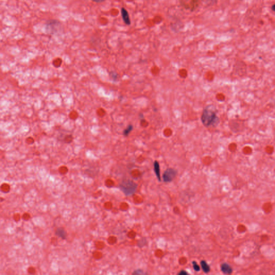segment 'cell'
<instances>
[{
  "label": "cell",
  "instance_id": "5b68a950",
  "mask_svg": "<svg viewBox=\"0 0 275 275\" xmlns=\"http://www.w3.org/2000/svg\"><path fill=\"white\" fill-rule=\"evenodd\" d=\"M60 23L59 21H49L47 22L46 30H48L50 33H55L57 32L58 29L60 27Z\"/></svg>",
  "mask_w": 275,
  "mask_h": 275
},
{
  "label": "cell",
  "instance_id": "9c48e42d",
  "mask_svg": "<svg viewBox=\"0 0 275 275\" xmlns=\"http://www.w3.org/2000/svg\"><path fill=\"white\" fill-rule=\"evenodd\" d=\"M56 234L57 235L59 236V237L63 239H65L67 237L66 232L64 229H61V228L57 229Z\"/></svg>",
  "mask_w": 275,
  "mask_h": 275
},
{
  "label": "cell",
  "instance_id": "3957f363",
  "mask_svg": "<svg viewBox=\"0 0 275 275\" xmlns=\"http://www.w3.org/2000/svg\"><path fill=\"white\" fill-rule=\"evenodd\" d=\"M180 3L185 9L194 12L199 6L200 0H180Z\"/></svg>",
  "mask_w": 275,
  "mask_h": 275
},
{
  "label": "cell",
  "instance_id": "4fadbf2b",
  "mask_svg": "<svg viewBox=\"0 0 275 275\" xmlns=\"http://www.w3.org/2000/svg\"><path fill=\"white\" fill-rule=\"evenodd\" d=\"M26 143L28 144H33L35 142V140L32 137H28L26 139Z\"/></svg>",
  "mask_w": 275,
  "mask_h": 275
},
{
  "label": "cell",
  "instance_id": "52a82bcc",
  "mask_svg": "<svg viewBox=\"0 0 275 275\" xmlns=\"http://www.w3.org/2000/svg\"><path fill=\"white\" fill-rule=\"evenodd\" d=\"M221 270L222 271V273L225 274H231L233 272V269L232 268L231 266L229 265V264L222 263L221 266Z\"/></svg>",
  "mask_w": 275,
  "mask_h": 275
},
{
  "label": "cell",
  "instance_id": "e0dca14e",
  "mask_svg": "<svg viewBox=\"0 0 275 275\" xmlns=\"http://www.w3.org/2000/svg\"><path fill=\"white\" fill-rule=\"evenodd\" d=\"M275 5H273V6H272V9H271L273 10V12H275Z\"/></svg>",
  "mask_w": 275,
  "mask_h": 275
},
{
  "label": "cell",
  "instance_id": "8fae6325",
  "mask_svg": "<svg viewBox=\"0 0 275 275\" xmlns=\"http://www.w3.org/2000/svg\"><path fill=\"white\" fill-rule=\"evenodd\" d=\"M192 263L193 265V268L194 269V270L196 271H199L200 270V266L197 264L196 262L193 261Z\"/></svg>",
  "mask_w": 275,
  "mask_h": 275
},
{
  "label": "cell",
  "instance_id": "2e32d148",
  "mask_svg": "<svg viewBox=\"0 0 275 275\" xmlns=\"http://www.w3.org/2000/svg\"><path fill=\"white\" fill-rule=\"evenodd\" d=\"M92 1H94V2H95L101 3L104 2L105 0H92Z\"/></svg>",
  "mask_w": 275,
  "mask_h": 275
},
{
  "label": "cell",
  "instance_id": "5bb4252c",
  "mask_svg": "<svg viewBox=\"0 0 275 275\" xmlns=\"http://www.w3.org/2000/svg\"><path fill=\"white\" fill-rule=\"evenodd\" d=\"M132 274L133 275H143V274H145V273H143L142 270L138 269V270L134 271Z\"/></svg>",
  "mask_w": 275,
  "mask_h": 275
},
{
  "label": "cell",
  "instance_id": "30bf717a",
  "mask_svg": "<svg viewBox=\"0 0 275 275\" xmlns=\"http://www.w3.org/2000/svg\"><path fill=\"white\" fill-rule=\"evenodd\" d=\"M201 267L204 272L205 273H208L210 271V266H208V264L205 261H201Z\"/></svg>",
  "mask_w": 275,
  "mask_h": 275
},
{
  "label": "cell",
  "instance_id": "8992f818",
  "mask_svg": "<svg viewBox=\"0 0 275 275\" xmlns=\"http://www.w3.org/2000/svg\"><path fill=\"white\" fill-rule=\"evenodd\" d=\"M121 15L122 17L123 21L124 22L126 25L129 26L131 24V20L129 19V15L128 14L127 10L125 9L124 8H122L121 9Z\"/></svg>",
  "mask_w": 275,
  "mask_h": 275
},
{
  "label": "cell",
  "instance_id": "7a4b0ae2",
  "mask_svg": "<svg viewBox=\"0 0 275 275\" xmlns=\"http://www.w3.org/2000/svg\"><path fill=\"white\" fill-rule=\"evenodd\" d=\"M138 185L134 181L126 179L123 180L119 184V188L127 196H131L136 191Z\"/></svg>",
  "mask_w": 275,
  "mask_h": 275
},
{
  "label": "cell",
  "instance_id": "277c9868",
  "mask_svg": "<svg viewBox=\"0 0 275 275\" xmlns=\"http://www.w3.org/2000/svg\"><path fill=\"white\" fill-rule=\"evenodd\" d=\"M177 171L175 169L169 168L164 171L163 175V180L164 182H170L173 180L176 176Z\"/></svg>",
  "mask_w": 275,
  "mask_h": 275
},
{
  "label": "cell",
  "instance_id": "9a60e30c",
  "mask_svg": "<svg viewBox=\"0 0 275 275\" xmlns=\"http://www.w3.org/2000/svg\"><path fill=\"white\" fill-rule=\"evenodd\" d=\"M187 273H187V272H186L185 271L182 270L180 271V272L178 273V275H187Z\"/></svg>",
  "mask_w": 275,
  "mask_h": 275
},
{
  "label": "cell",
  "instance_id": "7c38bea8",
  "mask_svg": "<svg viewBox=\"0 0 275 275\" xmlns=\"http://www.w3.org/2000/svg\"><path fill=\"white\" fill-rule=\"evenodd\" d=\"M132 126L131 125H130L129 126L127 127L126 129H125V131H124V134L125 135V136H127L128 134H129V133L131 132V131H132Z\"/></svg>",
  "mask_w": 275,
  "mask_h": 275
},
{
  "label": "cell",
  "instance_id": "6da1fadb",
  "mask_svg": "<svg viewBox=\"0 0 275 275\" xmlns=\"http://www.w3.org/2000/svg\"><path fill=\"white\" fill-rule=\"evenodd\" d=\"M201 120L204 125L206 127L215 126L219 122V118L217 116L215 111L212 110L211 106L206 108L204 110L201 117Z\"/></svg>",
  "mask_w": 275,
  "mask_h": 275
},
{
  "label": "cell",
  "instance_id": "ba28073f",
  "mask_svg": "<svg viewBox=\"0 0 275 275\" xmlns=\"http://www.w3.org/2000/svg\"><path fill=\"white\" fill-rule=\"evenodd\" d=\"M154 170L155 172V175L157 177L158 180L161 181V175H160V165L159 162L157 161H155L154 162Z\"/></svg>",
  "mask_w": 275,
  "mask_h": 275
}]
</instances>
